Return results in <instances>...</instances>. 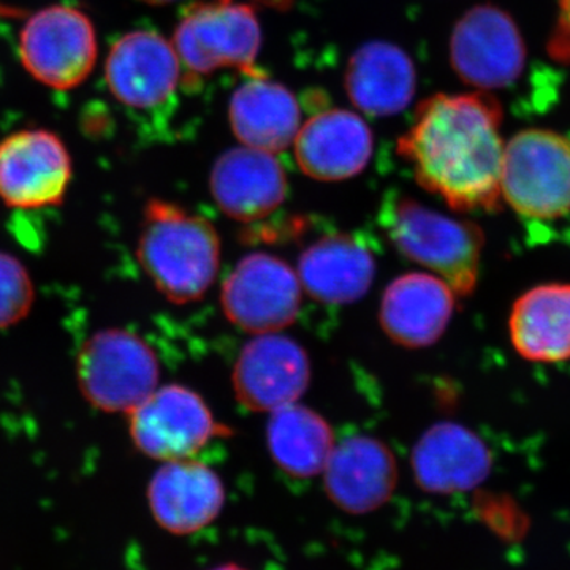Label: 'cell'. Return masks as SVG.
<instances>
[{
  "instance_id": "21",
  "label": "cell",
  "mask_w": 570,
  "mask_h": 570,
  "mask_svg": "<svg viewBox=\"0 0 570 570\" xmlns=\"http://www.w3.org/2000/svg\"><path fill=\"white\" fill-rule=\"evenodd\" d=\"M344 85L360 111L385 118L403 111L414 100L417 71L400 47L373 40L352 55Z\"/></svg>"
},
{
  "instance_id": "22",
  "label": "cell",
  "mask_w": 570,
  "mask_h": 570,
  "mask_svg": "<svg viewBox=\"0 0 570 570\" xmlns=\"http://www.w3.org/2000/svg\"><path fill=\"white\" fill-rule=\"evenodd\" d=\"M509 335L517 354L535 363L570 360V284L538 285L513 303Z\"/></svg>"
},
{
  "instance_id": "17",
  "label": "cell",
  "mask_w": 570,
  "mask_h": 570,
  "mask_svg": "<svg viewBox=\"0 0 570 570\" xmlns=\"http://www.w3.org/2000/svg\"><path fill=\"white\" fill-rule=\"evenodd\" d=\"M294 145L303 174L317 181H344L365 170L374 138L358 115L333 108L311 116Z\"/></svg>"
},
{
  "instance_id": "10",
  "label": "cell",
  "mask_w": 570,
  "mask_h": 570,
  "mask_svg": "<svg viewBox=\"0 0 570 570\" xmlns=\"http://www.w3.org/2000/svg\"><path fill=\"white\" fill-rule=\"evenodd\" d=\"M450 61L469 86L491 91L513 85L527 67V47L515 21L493 6L474 7L450 39Z\"/></svg>"
},
{
  "instance_id": "4",
  "label": "cell",
  "mask_w": 570,
  "mask_h": 570,
  "mask_svg": "<svg viewBox=\"0 0 570 570\" xmlns=\"http://www.w3.org/2000/svg\"><path fill=\"white\" fill-rule=\"evenodd\" d=\"M501 195L532 227L570 219V140L530 129L505 145Z\"/></svg>"
},
{
  "instance_id": "28",
  "label": "cell",
  "mask_w": 570,
  "mask_h": 570,
  "mask_svg": "<svg viewBox=\"0 0 570 570\" xmlns=\"http://www.w3.org/2000/svg\"><path fill=\"white\" fill-rule=\"evenodd\" d=\"M209 570H249L245 566L236 564V562H224V564L216 566Z\"/></svg>"
},
{
  "instance_id": "5",
  "label": "cell",
  "mask_w": 570,
  "mask_h": 570,
  "mask_svg": "<svg viewBox=\"0 0 570 570\" xmlns=\"http://www.w3.org/2000/svg\"><path fill=\"white\" fill-rule=\"evenodd\" d=\"M171 43L194 80L223 69L239 70L250 78L264 77L255 67L262 43L261 24L247 3H194L176 26Z\"/></svg>"
},
{
  "instance_id": "11",
  "label": "cell",
  "mask_w": 570,
  "mask_h": 570,
  "mask_svg": "<svg viewBox=\"0 0 570 570\" xmlns=\"http://www.w3.org/2000/svg\"><path fill=\"white\" fill-rule=\"evenodd\" d=\"M70 181V154L58 135L21 130L0 141V198L11 208L61 205Z\"/></svg>"
},
{
  "instance_id": "2",
  "label": "cell",
  "mask_w": 570,
  "mask_h": 570,
  "mask_svg": "<svg viewBox=\"0 0 570 570\" xmlns=\"http://www.w3.org/2000/svg\"><path fill=\"white\" fill-rule=\"evenodd\" d=\"M154 287L176 303L197 302L212 288L220 264V238L205 217L165 200L142 213L137 249Z\"/></svg>"
},
{
  "instance_id": "15",
  "label": "cell",
  "mask_w": 570,
  "mask_h": 570,
  "mask_svg": "<svg viewBox=\"0 0 570 570\" xmlns=\"http://www.w3.org/2000/svg\"><path fill=\"white\" fill-rule=\"evenodd\" d=\"M156 523L174 535H190L216 521L225 505L223 479L202 461H167L148 487Z\"/></svg>"
},
{
  "instance_id": "25",
  "label": "cell",
  "mask_w": 570,
  "mask_h": 570,
  "mask_svg": "<svg viewBox=\"0 0 570 570\" xmlns=\"http://www.w3.org/2000/svg\"><path fill=\"white\" fill-rule=\"evenodd\" d=\"M33 284L17 257L0 253V328L18 324L31 309Z\"/></svg>"
},
{
  "instance_id": "19",
  "label": "cell",
  "mask_w": 570,
  "mask_h": 570,
  "mask_svg": "<svg viewBox=\"0 0 570 570\" xmlns=\"http://www.w3.org/2000/svg\"><path fill=\"white\" fill-rule=\"evenodd\" d=\"M455 296V291L436 275L407 273L396 277L382 295V328L400 346H431L441 340L452 321Z\"/></svg>"
},
{
  "instance_id": "27",
  "label": "cell",
  "mask_w": 570,
  "mask_h": 570,
  "mask_svg": "<svg viewBox=\"0 0 570 570\" xmlns=\"http://www.w3.org/2000/svg\"><path fill=\"white\" fill-rule=\"evenodd\" d=\"M255 2L264 3V6L275 7V9H283L291 3V0H255Z\"/></svg>"
},
{
  "instance_id": "7",
  "label": "cell",
  "mask_w": 570,
  "mask_h": 570,
  "mask_svg": "<svg viewBox=\"0 0 570 570\" xmlns=\"http://www.w3.org/2000/svg\"><path fill=\"white\" fill-rule=\"evenodd\" d=\"M129 415L135 448L164 463L193 459L214 439L230 434L204 397L183 385L157 387Z\"/></svg>"
},
{
  "instance_id": "16",
  "label": "cell",
  "mask_w": 570,
  "mask_h": 570,
  "mask_svg": "<svg viewBox=\"0 0 570 570\" xmlns=\"http://www.w3.org/2000/svg\"><path fill=\"white\" fill-rule=\"evenodd\" d=\"M415 483L431 494L466 493L485 482L493 466L489 445L459 423L431 426L412 450Z\"/></svg>"
},
{
  "instance_id": "23",
  "label": "cell",
  "mask_w": 570,
  "mask_h": 570,
  "mask_svg": "<svg viewBox=\"0 0 570 570\" xmlns=\"http://www.w3.org/2000/svg\"><path fill=\"white\" fill-rule=\"evenodd\" d=\"M228 119L243 146L272 154L287 149L302 127L294 94L265 77L250 78L236 89Z\"/></svg>"
},
{
  "instance_id": "12",
  "label": "cell",
  "mask_w": 570,
  "mask_h": 570,
  "mask_svg": "<svg viewBox=\"0 0 570 570\" xmlns=\"http://www.w3.org/2000/svg\"><path fill=\"white\" fill-rule=\"evenodd\" d=\"M309 382L311 363L305 348L277 333L255 335L235 363V395L249 411L272 414L295 404Z\"/></svg>"
},
{
  "instance_id": "6",
  "label": "cell",
  "mask_w": 570,
  "mask_h": 570,
  "mask_svg": "<svg viewBox=\"0 0 570 570\" xmlns=\"http://www.w3.org/2000/svg\"><path fill=\"white\" fill-rule=\"evenodd\" d=\"M159 362L153 348L127 330L97 332L77 360L78 385L94 407L130 412L159 384Z\"/></svg>"
},
{
  "instance_id": "24",
  "label": "cell",
  "mask_w": 570,
  "mask_h": 570,
  "mask_svg": "<svg viewBox=\"0 0 570 570\" xmlns=\"http://www.w3.org/2000/svg\"><path fill=\"white\" fill-rule=\"evenodd\" d=\"M266 441L277 466L296 479L322 474L335 448V436L326 420L296 403L272 412Z\"/></svg>"
},
{
  "instance_id": "26",
  "label": "cell",
  "mask_w": 570,
  "mask_h": 570,
  "mask_svg": "<svg viewBox=\"0 0 570 570\" xmlns=\"http://www.w3.org/2000/svg\"><path fill=\"white\" fill-rule=\"evenodd\" d=\"M549 52L554 61L570 63V0H560V14L551 33Z\"/></svg>"
},
{
  "instance_id": "13",
  "label": "cell",
  "mask_w": 570,
  "mask_h": 570,
  "mask_svg": "<svg viewBox=\"0 0 570 570\" xmlns=\"http://www.w3.org/2000/svg\"><path fill=\"white\" fill-rule=\"evenodd\" d=\"M105 80L119 104L134 110H153L178 91L183 66L171 41L157 32L134 31L112 45Z\"/></svg>"
},
{
  "instance_id": "1",
  "label": "cell",
  "mask_w": 570,
  "mask_h": 570,
  "mask_svg": "<svg viewBox=\"0 0 570 570\" xmlns=\"http://www.w3.org/2000/svg\"><path fill=\"white\" fill-rule=\"evenodd\" d=\"M501 121L490 94H436L419 105L397 154L420 186L455 212H494L502 200Z\"/></svg>"
},
{
  "instance_id": "20",
  "label": "cell",
  "mask_w": 570,
  "mask_h": 570,
  "mask_svg": "<svg viewBox=\"0 0 570 570\" xmlns=\"http://www.w3.org/2000/svg\"><path fill=\"white\" fill-rule=\"evenodd\" d=\"M298 275L307 294L324 305H351L366 295L376 276L370 247L355 235L322 236L299 255Z\"/></svg>"
},
{
  "instance_id": "3",
  "label": "cell",
  "mask_w": 570,
  "mask_h": 570,
  "mask_svg": "<svg viewBox=\"0 0 570 570\" xmlns=\"http://www.w3.org/2000/svg\"><path fill=\"white\" fill-rule=\"evenodd\" d=\"M381 225L397 253L444 279L459 296L475 291L482 262L479 225L392 195L382 205Z\"/></svg>"
},
{
  "instance_id": "14",
  "label": "cell",
  "mask_w": 570,
  "mask_h": 570,
  "mask_svg": "<svg viewBox=\"0 0 570 570\" xmlns=\"http://www.w3.org/2000/svg\"><path fill=\"white\" fill-rule=\"evenodd\" d=\"M322 474L330 501L352 515L381 509L397 485V463L392 450L379 439L363 434L335 444Z\"/></svg>"
},
{
  "instance_id": "9",
  "label": "cell",
  "mask_w": 570,
  "mask_h": 570,
  "mask_svg": "<svg viewBox=\"0 0 570 570\" xmlns=\"http://www.w3.org/2000/svg\"><path fill=\"white\" fill-rule=\"evenodd\" d=\"M225 316L254 335L277 333L294 324L302 306V283L283 258L257 253L243 257L224 281Z\"/></svg>"
},
{
  "instance_id": "18",
  "label": "cell",
  "mask_w": 570,
  "mask_h": 570,
  "mask_svg": "<svg viewBox=\"0 0 570 570\" xmlns=\"http://www.w3.org/2000/svg\"><path fill=\"white\" fill-rule=\"evenodd\" d=\"M209 187L220 212L239 223H257L284 204L287 178L272 153L242 146L216 160Z\"/></svg>"
},
{
  "instance_id": "29",
  "label": "cell",
  "mask_w": 570,
  "mask_h": 570,
  "mask_svg": "<svg viewBox=\"0 0 570 570\" xmlns=\"http://www.w3.org/2000/svg\"><path fill=\"white\" fill-rule=\"evenodd\" d=\"M141 2L149 3V6H167V3L175 2V0H141Z\"/></svg>"
},
{
  "instance_id": "8",
  "label": "cell",
  "mask_w": 570,
  "mask_h": 570,
  "mask_svg": "<svg viewBox=\"0 0 570 570\" xmlns=\"http://www.w3.org/2000/svg\"><path fill=\"white\" fill-rule=\"evenodd\" d=\"M22 66L58 91L80 86L97 61V37L82 11L66 6L37 11L20 36Z\"/></svg>"
}]
</instances>
